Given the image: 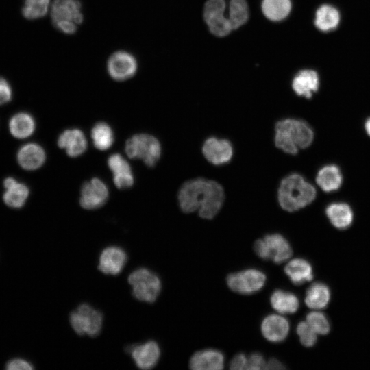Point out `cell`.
Wrapping results in <instances>:
<instances>
[{"mask_svg": "<svg viewBox=\"0 0 370 370\" xmlns=\"http://www.w3.org/2000/svg\"><path fill=\"white\" fill-rule=\"evenodd\" d=\"M202 153L208 162L214 165H221L232 159L233 147L228 140L212 136L204 141Z\"/></svg>", "mask_w": 370, "mask_h": 370, "instance_id": "cell-12", "label": "cell"}, {"mask_svg": "<svg viewBox=\"0 0 370 370\" xmlns=\"http://www.w3.org/2000/svg\"><path fill=\"white\" fill-rule=\"evenodd\" d=\"M108 190L99 179L93 178L85 182L81 188L79 203L82 208L92 210L102 206L108 199Z\"/></svg>", "mask_w": 370, "mask_h": 370, "instance_id": "cell-11", "label": "cell"}, {"mask_svg": "<svg viewBox=\"0 0 370 370\" xmlns=\"http://www.w3.org/2000/svg\"><path fill=\"white\" fill-rule=\"evenodd\" d=\"M69 320L77 334L95 337L101 332L103 315L89 304H82L71 313Z\"/></svg>", "mask_w": 370, "mask_h": 370, "instance_id": "cell-7", "label": "cell"}, {"mask_svg": "<svg viewBox=\"0 0 370 370\" xmlns=\"http://www.w3.org/2000/svg\"><path fill=\"white\" fill-rule=\"evenodd\" d=\"M108 165L113 173L114 183L118 188H127L133 185L134 176L130 166L120 154L111 155Z\"/></svg>", "mask_w": 370, "mask_h": 370, "instance_id": "cell-17", "label": "cell"}, {"mask_svg": "<svg viewBox=\"0 0 370 370\" xmlns=\"http://www.w3.org/2000/svg\"><path fill=\"white\" fill-rule=\"evenodd\" d=\"M248 360L243 353L236 354L230 362V369L234 370H241L247 369Z\"/></svg>", "mask_w": 370, "mask_h": 370, "instance_id": "cell-39", "label": "cell"}, {"mask_svg": "<svg viewBox=\"0 0 370 370\" xmlns=\"http://www.w3.org/2000/svg\"><path fill=\"white\" fill-rule=\"evenodd\" d=\"M78 0H55L51 6V21L56 28L66 34H73L84 19Z\"/></svg>", "mask_w": 370, "mask_h": 370, "instance_id": "cell-4", "label": "cell"}, {"mask_svg": "<svg viewBox=\"0 0 370 370\" xmlns=\"http://www.w3.org/2000/svg\"><path fill=\"white\" fill-rule=\"evenodd\" d=\"M265 274L257 269H247L231 273L227 277V284L233 291L244 295L254 293L264 286Z\"/></svg>", "mask_w": 370, "mask_h": 370, "instance_id": "cell-8", "label": "cell"}, {"mask_svg": "<svg viewBox=\"0 0 370 370\" xmlns=\"http://www.w3.org/2000/svg\"><path fill=\"white\" fill-rule=\"evenodd\" d=\"M224 199V190L220 184L202 177L184 182L178 193L179 205L184 212L197 210L199 215L206 219L217 215Z\"/></svg>", "mask_w": 370, "mask_h": 370, "instance_id": "cell-1", "label": "cell"}, {"mask_svg": "<svg viewBox=\"0 0 370 370\" xmlns=\"http://www.w3.org/2000/svg\"><path fill=\"white\" fill-rule=\"evenodd\" d=\"M314 138L312 128L304 120L286 118L275 125V145L286 153L296 155L299 149L308 147Z\"/></svg>", "mask_w": 370, "mask_h": 370, "instance_id": "cell-2", "label": "cell"}, {"mask_svg": "<svg viewBox=\"0 0 370 370\" xmlns=\"http://www.w3.org/2000/svg\"><path fill=\"white\" fill-rule=\"evenodd\" d=\"M125 152L130 158L141 159L147 166L153 167L160 157L161 147L154 136L139 134L127 140Z\"/></svg>", "mask_w": 370, "mask_h": 370, "instance_id": "cell-6", "label": "cell"}, {"mask_svg": "<svg viewBox=\"0 0 370 370\" xmlns=\"http://www.w3.org/2000/svg\"><path fill=\"white\" fill-rule=\"evenodd\" d=\"M306 321L317 334L326 335L331 330L327 316L320 312H311L306 315Z\"/></svg>", "mask_w": 370, "mask_h": 370, "instance_id": "cell-34", "label": "cell"}, {"mask_svg": "<svg viewBox=\"0 0 370 370\" xmlns=\"http://www.w3.org/2000/svg\"><path fill=\"white\" fill-rule=\"evenodd\" d=\"M297 333L300 343L306 347H313L317 341L315 331L310 327L307 321H301L297 326Z\"/></svg>", "mask_w": 370, "mask_h": 370, "instance_id": "cell-35", "label": "cell"}, {"mask_svg": "<svg viewBox=\"0 0 370 370\" xmlns=\"http://www.w3.org/2000/svg\"><path fill=\"white\" fill-rule=\"evenodd\" d=\"M58 146L66 150L70 157H77L86 149L87 141L84 133L79 129H69L58 137Z\"/></svg>", "mask_w": 370, "mask_h": 370, "instance_id": "cell-18", "label": "cell"}, {"mask_svg": "<svg viewBox=\"0 0 370 370\" xmlns=\"http://www.w3.org/2000/svg\"><path fill=\"white\" fill-rule=\"evenodd\" d=\"M331 299L330 287L323 282H314L306 291L305 303L312 309L325 308Z\"/></svg>", "mask_w": 370, "mask_h": 370, "instance_id": "cell-26", "label": "cell"}, {"mask_svg": "<svg viewBox=\"0 0 370 370\" xmlns=\"http://www.w3.org/2000/svg\"><path fill=\"white\" fill-rule=\"evenodd\" d=\"M95 147L101 151L109 149L114 142V134L108 124L99 122L95 125L91 131Z\"/></svg>", "mask_w": 370, "mask_h": 370, "instance_id": "cell-31", "label": "cell"}, {"mask_svg": "<svg viewBox=\"0 0 370 370\" xmlns=\"http://www.w3.org/2000/svg\"><path fill=\"white\" fill-rule=\"evenodd\" d=\"M248 17L249 11L246 0H230L228 18L232 30L244 25Z\"/></svg>", "mask_w": 370, "mask_h": 370, "instance_id": "cell-32", "label": "cell"}, {"mask_svg": "<svg viewBox=\"0 0 370 370\" xmlns=\"http://www.w3.org/2000/svg\"><path fill=\"white\" fill-rule=\"evenodd\" d=\"M132 287V294L138 300L153 303L161 291V281L153 271L140 268L134 271L128 278Z\"/></svg>", "mask_w": 370, "mask_h": 370, "instance_id": "cell-5", "label": "cell"}, {"mask_svg": "<svg viewBox=\"0 0 370 370\" xmlns=\"http://www.w3.org/2000/svg\"><path fill=\"white\" fill-rule=\"evenodd\" d=\"M127 260V254L122 248L108 247L100 254L98 269L105 274L117 275L123 270Z\"/></svg>", "mask_w": 370, "mask_h": 370, "instance_id": "cell-14", "label": "cell"}, {"mask_svg": "<svg viewBox=\"0 0 370 370\" xmlns=\"http://www.w3.org/2000/svg\"><path fill=\"white\" fill-rule=\"evenodd\" d=\"M291 9L290 0H263L262 10L267 18L280 21L286 18Z\"/></svg>", "mask_w": 370, "mask_h": 370, "instance_id": "cell-30", "label": "cell"}, {"mask_svg": "<svg viewBox=\"0 0 370 370\" xmlns=\"http://www.w3.org/2000/svg\"><path fill=\"white\" fill-rule=\"evenodd\" d=\"M319 79L317 73L313 70H303L293 79L292 87L299 96L310 99L313 92L318 90Z\"/></svg>", "mask_w": 370, "mask_h": 370, "instance_id": "cell-24", "label": "cell"}, {"mask_svg": "<svg viewBox=\"0 0 370 370\" xmlns=\"http://www.w3.org/2000/svg\"><path fill=\"white\" fill-rule=\"evenodd\" d=\"M190 368L193 370H219L224 366V356L222 352L214 349H208L195 353L191 357Z\"/></svg>", "mask_w": 370, "mask_h": 370, "instance_id": "cell-19", "label": "cell"}, {"mask_svg": "<svg viewBox=\"0 0 370 370\" xmlns=\"http://www.w3.org/2000/svg\"><path fill=\"white\" fill-rule=\"evenodd\" d=\"M315 187L299 173H291L280 182L278 199L281 208L288 212L297 211L310 204L316 198Z\"/></svg>", "mask_w": 370, "mask_h": 370, "instance_id": "cell-3", "label": "cell"}, {"mask_svg": "<svg viewBox=\"0 0 370 370\" xmlns=\"http://www.w3.org/2000/svg\"><path fill=\"white\" fill-rule=\"evenodd\" d=\"M44 149L36 143H28L19 149L17 160L20 166L26 170H35L45 161Z\"/></svg>", "mask_w": 370, "mask_h": 370, "instance_id": "cell-21", "label": "cell"}, {"mask_svg": "<svg viewBox=\"0 0 370 370\" xmlns=\"http://www.w3.org/2000/svg\"><path fill=\"white\" fill-rule=\"evenodd\" d=\"M270 301L272 307L282 314L295 313L299 306V299L295 294L280 289L272 293Z\"/></svg>", "mask_w": 370, "mask_h": 370, "instance_id": "cell-27", "label": "cell"}, {"mask_svg": "<svg viewBox=\"0 0 370 370\" xmlns=\"http://www.w3.org/2000/svg\"><path fill=\"white\" fill-rule=\"evenodd\" d=\"M225 0H208L204 6V16L210 31L215 36H227L232 30L228 18L224 16Z\"/></svg>", "mask_w": 370, "mask_h": 370, "instance_id": "cell-9", "label": "cell"}, {"mask_svg": "<svg viewBox=\"0 0 370 370\" xmlns=\"http://www.w3.org/2000/svg\"><path fill=\"white\" fill-rule=\"evenodd\" d=\"M289 328V323L286 319L280 315L271 314L262 321L261 331L268 341L280 343L287 337Z\"/></svg>", "mask_w": 370, "mask_h": 370, "instance_id": "cell-15", "label": "cell"}, {"mask_svg": "<svg viewBox=\"0 0 370 370\" xmlns=\"http://www.w3.org/2000/svg\"><path fill=\"white\" fill-rule=\"evenodd\" d=\"M284 272L295 285L310 282L314 277L311 264L303 258H295L288 262L284 267Z\"/></svg>", "mask_w": 370, "mask_h": 370, "instance_id": "cell-25", "label": "cell"}, {"mask_svg": "<svg viewBox=\"0 0 370 370\" xmlns=\"http://www.w3.org/2000/svg\"><path fill=\"white\" fill-rule=\"evenodd\" d=\"M7 369H28L32 370L34 367L28 362L22 359H15L10 361L7 365Z\"/></svg>", "mask_w": 370, "mask_h": 370, "instance_id": "cell-40", "label": "cell"}, {"mask_svg": "<svg viewBox=\"0 0 370 370\" xmlns=\"http://www.w3.org/2000/svg\"><path fill=\"white\" fill-rule=\"evenodd\" d=\"M10 131L16 138H25L35 130V121L29 114L21 112L13 116L9 123Z\"/></svg>", "mask_w": 370, "mask_h": 370, "instance_id": "cell-28", "label": "cell"}, {"mask_svg": "<svg viewBox=\"0 0 370 370\" xmlns=\"http://www.w3.org/2000/svg\"><path fill=\"white\" fill-rule=\"evenodd\" d=\"M325 212L330 223L338 230H346L353 223L354 212L347 203L343 201L330 203L326 206Z\"/></svg>", "mask_w": 370, "mask_h": 370, "instance_id": "cell-16", "label": "cell"}, {"mask_svg": "<svg viewBox=\"0 0 370 370\" xmlns=\"http://www.w3.org/2000/svg\"><path fill=\"white\" fill-rule=\"evenodd\" d=\"M254 251L262 259L270 260V254L264 239H258L254 243Z\"/></svg>", "mask_w": 370, "mask_h": 370, "instance_id": "cell-38", "label": "cell"}, {"mask_svg": "<svg viewBox=\"0 0 370 370\" xmlns=\"http://www.w3.org/2000/svg\"><path fill=\"white\" fill-rule=\"evenodd\" d=\"M285 367L275 358H271L266 363L264 369H284Z\"/></svg>", "mask_w": 370, "mask_h": 370, "instance_id": "cell-41", "label": "cell"}, {"mask_svg": "<svg viewBox=\"0 0 370 370\" xmlns=\"http://www.w3.org/2000/svg\"><path fill=\"white\" fill-rule=\"evenodd\" d=\"M108 71L116 81H124L133 77L138 68L137 61L131 53L119 51L114 53L108 60Z\"/></svg>", "mask_w": 370, "mask_h": 370, "instance_id": "cell-10", "label": "cell"}, {"mask_svg": "<svg viewBox=\"0 0 370 370\" xmlns=\"http://www.w3.org/2000/svg\"><path fill=\"white\" fill-rule=\"evenodd\" d=\"M316 183L325 193L338 190L343 184V174L340 168L334 164L323 166L316 175Z\"/></svg>", "mask_w": 370, "mask_h": 370, "instance_id": "cell-20", "label": "cell"}, {"mask_svg": "<svg viewBox=\"0 0 370 370\" xmlns=\"http://www.w3.org/2000/svg\"><path fill=\"white\" fill-rule=\"evenodd\" d=\"M340 21L338 11L329 5H321L316 12L314 24L323 32L335 29Z\"/></svg>", "mask_w": 370, "mask_h": 370, "instance_id": "cell-29", "label": "cell"}, {"mask_svg": "<svg viewBox=\"0 0 370 370\" xmlns=\"http://www.w3.org/2000/svg\"><path fill=\"white\" fill-rule=\"evenodd\" d=\"M136 366L141 369H150L157 364L160 349L158 344L149 341L139 345H130L127 348Z\"/></svg>", "mask_w": 370, "mask_h": 370, "instance_id": "cell-13", "label": "cell"}, {"mask_svg": "<svg viewBox=\"0 0 370 370\" xmlns=\"http://www.w3.org/2000/svg\"><path fill=\"white\" fill-rule=\"evenodd\" d=\"M50 0H25L22 14L27 19H38L47 12Z\"/></svg>", "mask_w": 370, "mask_h": 370, "instance_id": "cell-33", "label": "cell"}, {"mask_svg": "<svg viewBox=\"0 0 370 370\" xmlns=\"http://www.w3.org/2000/svg\"><path fill=\"white\" fill-rule=\"evenodd\" d=\"M5 191L3 199L4 202L10 207L19 208L22 207L28 196L29 188L22 183L18 182L12 177H8L3 182Z\"/></svg>", "mask_w": 370, "mask_h": 370, "instance_id": "cell-23", "label": "cell"}, {"mask_svg": "<svg viewBox=\"0 0 370 370\" xmlns=\"http://www.w3.org/2000/svg\"><path fill=\"white\" fill-rule=\"evenodd\" d=\"M270 254V260L280 264L288 260L293 250L288 241L280 234H267L264 237Z\"/></svg>", "mask_w": 370, "mask_h": 370, "instance_id": "cell-22", "label": "cell"}, {"mask_svg": "<svg viewBox=\"0 0 370 370\" xmlns=\"http://www.w3.org/2000/svg\"><path fill=\"white\" fill-rule=\"evenodd\" d=\"M265 365L266 362L263 356L260 353H254L248 359L247 369H264Z\"/></svg>", "mask_w": 370, "mask_h": 370, "instance_id": "cell-36", "label": "cell"}, {"mask_svg": "<svg viewBox=\"0 0 370 370\" xmlns=\"http://www.w3.org/2000/svg\"><path fill=\"white\" fill-rule=\"evenodd\" d=\"M364 127L367 134L370 136V117L365 120Z\"/></svg>", "mask_w": 370, "mask_h": 370, "instance_id": "cell-42", "label": "cell"}, {"mask_svg": "<svg viewBox=\"0 0 370 370\" xmlns=\"http://www.w3.org/2000/svg\"><path fill=\"white\" fill-rule=\"evenodd\" d=\"M12 88L4 78L0 77V105L9 102L12 99Z\"/></svg>", "mask_w": 370, "mask_h": 370, "instance_id": "cell-37", "label": "cell"}]
</instances>
